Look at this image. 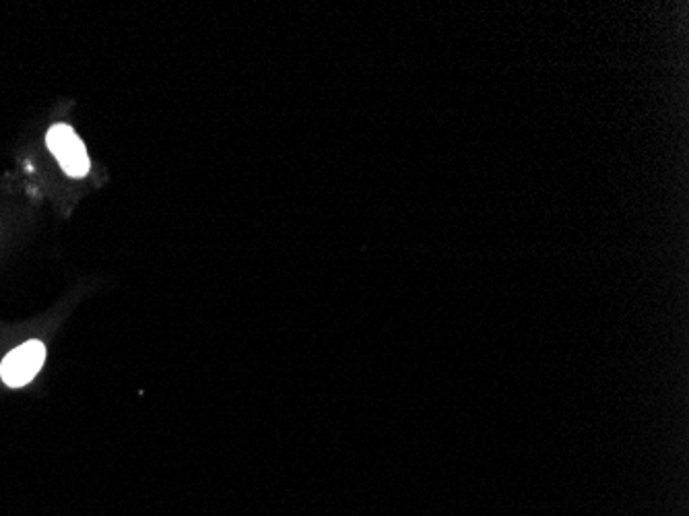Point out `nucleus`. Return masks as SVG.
<instances>
[{
	"mask_svg": "<svg viewBox=\"0 0 689 516\" xmlns=\"http://www.w3.org/2000/svg\"><path fill=\"white\" fill-rule=\"evenodd\" d=\"M46 347L42 341H28L13 349L0 364V378L11 388L26 387L42 370Z\"/></svg>",
	"mask_w": 689,
	"mask_h": 516,
	"instance_id": "nucleus-1",
	"label": "nucleus"
},
{
	"mask_svg": "<svg viewBox=\"0 0 689 516\" xmlns=\"http://www.w3.org/2000/svg\"><path fill=\"white\" fill-rule=\"evenodd\" d=\"M46 141H48L50 151L57 156L62 170L69 176L83 178L85 173L89 172V156L85 151L83 141L75 135V130L69 125L52 127Z\"/></svg>",
	"mask_w": 689,
	"mask_h": 516,
	"instance_id": "nucleus-2",
	"label": "nucleus"
}]
</instances>
